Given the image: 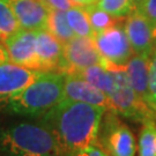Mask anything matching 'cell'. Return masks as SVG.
<instances>
[{"label": "cell", "instance_id": "52a82bcc", "mask_svg": "<svg viewBox=\"0 0 156 156\" xmlns=\"http://www.w3.org/2000/svg\"><path fill=\"white\" fill-rule=\"evenodd\" d=\"M64 74H69L93 65H101L102 57L90 37L74 36L64 43Z\"/></svg>", "mask_w": 156, "mask_h": 156}, {"label": "cell", "instance_id": "484cf974", "mask_svg": "<svg viewBox=\"0 0 156 156\" xmlns=\"http://www.w3.org/2000/svg\"><path fill=\"white\" fill-rule=\"evenodd\" d=\"M5 62H9V56H8V52L6 50L5 45L0 43V64Z\"/></svg>", "mask_w": 156, "mask_h": 156}, {"label": "cell", "instance_id": "d6986e66", "mask_svg": "<svg viewBox=\"0 0 156 156\" xmlns=\"http://www.w3.org/2000/svg\"><path fill=\"white\" fill-rule=\"evenodd\" d=\"M20 24L8 0H0V43L20 30Z\"/></svg>", "mask_w": 156, "mask_h": 156}, {"label": "cell", "instance_id": "4316f807", "mask_svg": "<svg viewBox=\"0 0 156 156\" xmlns=\"http://www.w3.org/2000/svg\"><path fill=\"white\" fill-rule=\"evenodd\" d=\"M98 0H72V2L74 5L78 6H87L91 5V4H96Z\"/></svg>", "mask_w": 156, "mask_h": 156}, {"label": "cell", "instance_id": "8992f818", "mask_svg": "<svg viewBox=\"0 0 156 156\" xmlns=\"http://www.w3.org/2000/svg\"><path fill=\"white\" fill-rule=\"evenodd\" d=\"M93 41L102 57V66L104 64L125 66L134 55L124 28V19L110 28L96 33Z\"/></svg>", "mask_w": 156, "mask_h": 156}, {"label": "cell", "instance_id": "e0dca14e", "mask_svg": "<svg viewBox=\"0 0 156 156\" xmlns=\"http://www.w3.org/2000/svg\"><path fill=\"white\" fill-rule=\"evenodd\" d=\"M66 19L69 27L76 36L81 37H94V30L91 28L89 19L82 6L74 5L66 11Z\"/></svg>", "mask_w": 156, "mask_h": 156}, {"label": "cell", "instance_id": "9c48e42d", "mask_svg": "<svg viewBox=\"0 0 156 156\" xmlns=\"http://www.w3.org/2000/svg\"><path fill=\"white\" fill-rule=\"evenodd\" d=\"M36 34L35 30L20 29L2 44L9 56V62L39 71L38 60L36 55Z\"/></svg>", "mask_w": 156, "mask_h": 156}, {"label": "cell", "instance_id": "f1b7e54d", "mask_svg": "<svg viewBox=\"0 0 156 156\" xmlns=\"http://www.w3.org/2000/svg\"><path fill=\"white\" fill-rule=\"evenodd\" d=\"M155 38H156V27H155Z\"/></svg>", "mask_w": 156, "mask_h": 156}, {"label": "cell", "instance_id": "ffe728a7", "mask_svg": "<svg viewBox=\"0 0 156 156\" xmlns=\"http://www.w3.org/2000/svg\"><path fill=\"white\" fill-rule=\"evenodd\" d=\"M82 7H83V9L87 13V15H88L90 26H91V28H93L95 34L110 28L115 23H117L118 21L123 20V19H118V17L110 15L105 11L101 9L96 4L82 6Z\"/></svg>", "mask_w": 156, "mask_h": 156}, {"label": "cell", "instance_id": "277c9868", "mask_svg": "<svg viewBox=\"0 0 156 156\" xmlns=\"http://www.w3.org/2000/svg\"><path fill=\"white\" fill-rule=\"evenodd\" d=\"M103 67L109 69L113 76V88L109 94L111 110L126 119L141 124L149 118H156L155 112L147 105L145 101L140 98L131 86L125 66L104 64Z\"/></svg>", "mask_w": 156, "mask_h": 156}, {"label": "cell", "instance_id": "9a60e30c", "mask_svg": "<svg viewBox=\"0 0 156 156\" xmlns=\"http://www.w3.org/2000/svg\"><path fill=\"white\" fill-rule=\"evenodd\" d=\"M73 75H76L79 78L83 79L90 84L95 86L96 88L105 93L108 96L111 93L113 88V76L112 73L106 69L102 65H93V66L86 67L80 71H76L74 73H69Z\"/></svg>", "mask_w": 156, "mask_h": 156}, {"label": "cell", "instance_id": "30bf717a", "mask_svg": "<svg viewBox=\"0 0 156 156\" xmlns=\"http://www.w3.org/2000/svg\"><path fill=\"white\" fill-rule=\"evenodd\" d=\"M43 71H36L12 62L0 64V101L8 100L34 82Z\"/></svg>", "mask_w": 156, "mask_h": 156}, {"label": "cell", "instance_id": "3957f363", "mask_svg": "<svg viewBox=\"0 0 156 156\" xmlns=\"http://www.w3.org/2000/svg\"><path fill=\"white\" fill-rule=\"evenodd\" d=\"M1 156H59L53 134L43 123L21 122L0 129Z\"/></svg>", "mask_w": 156, "mask_h": 156}, {"label": "cell", "instance_id": "7c38bea8", "mask_svg": "<svg viewBox=\"0 0 156 156\" xmlns=\"http://www.w3.org/2000/svg\"><path fill=\"white\" fill-rule=\"evenodd\" d=\"M36 55L39 71L62 73L64 45L48 30H38L36 34Z\"/></svg>", "mask_w": 156, "mask_h": 156}, {"label": "cell", "instance_id": "2e32d148", "mask_svg": "<svg viewBox=\"0 0 156 156\" xmlns=\"http://www.w3.org/2000/svg\"><path fill=\"white\" fill-rule=\"evenodd\" d=\"M46 30L51 35H53L59 42H62V44L71 41L74 36H76L67 22L65 11L50 9L48 16Z\"/></svg>", "mask_w": 156, "mask_h": 156}, {"label": "cell", "instance_id": "7a4b0ae2", "mask_svg": "<svg viewBox=\"0 0 156 156\" xmlns=\"http://www.w3.org/2000/svg\"><path fill=\"white\" fill-rule=\"evenodd\" d=\"M62 72H42L34 82L7 100V110L21 117L41 118L64 100Z\"/></svg>", "mask_w": 156, "mask_h": 156}, {"label": "cell", "instance_id": "ba28073f", "mask_svg": "<svg viewBox=\"0 0 156 156\" xmlns=\"http://www.w3.org/2000/svg\"><path fill=\"white\" fill-rule=\"evenodd\" d=\"M124 28L134 53L151 57L156 46V38L155 27L148 19L135 8L124 20Z\"/></svg>", "mask_w": 156, "mask_h": 156}, {"label": "cell", "instance_id": "44dd1931", "mask_svg": "<svg viewBox=\"0 0 156 156\" xmlns=\"http://www.w3.org/2000/svg\"><path fill=\"white\" fill-rule=\"evenodd\" d=\"M96 5L118 19H125L136 8L132 0H98Z\"/></svg>", "mask_w": 156, "mask_h": 156}, {"label": "cell", "instance_id": "8fae6325", "mask_svg": "<svg viewBox=\"0 0 156 156\" xmlns=\"http://www.w3.org/2000/svg\"><path fill=\"white\" fill-rule=\"evenodd\" d=\"M64 98L91 105L103 106L106 110L111 109V101L105 93L73 74H65Z\"/></svg>", "mask_w": 156, "mask_h": 156}, {"label": "cell", "instance_id": "5bb4252c", "mask_svg": "<svg viewBox=\"0 0 156 156\" xmlns=\"http://www.w3.org/2000/svg\"><path fill=\"white\" fill-rule=\"evenodd\" d=\"M125 71L129 83L139 95V97L147 103L148 98V79H149V57L135 55L125 65ZM148 105V104H147Z\"/></svg>", "mask_w": 156, "mask_h": 156}, {"label": "cell", "instance_id": "cb8c5ba5", "mask_svg": "<svg viewBox=\"0 0 156 156\" xmlns=\"http://www.w3.org/2000/svg\"><path fill=\"white\" fill-rule=\"evenodd\" d=\"M42 1L49 9H58V11L66 12L72 6H74L72 0H42Z\"/></svg>", "mask_w": 156, "mask_h": 156}, {"label": "cell", "instance_id": "83f0119b", "mask_svg": "<svg viewBox=\"0 0 156 156\" xmlns=\"http://www.w3.org/2000/svg\"><path fill=\"white\" fill-rule=\"evenodd\" d=\"M132 1L134 2V5H135V7H138V6H139L140 4H141V2H142V0H132Z\"/></svg>", "mask_w": 156, "mask_h": 156}, {"label": "cell", "instance_id": "d4e9b609", "mask_svg": "<svg viewBox=\"0 0 156 156\" xmlns=\"http://www.w3.org/2000/svg\"><path fill=\"white\" fill-rule=\"evenodd\" d=\"M73 156H108L98 145H91L76 151Z\"/></svg>", "mask_w": 156, "mask_h": 156}, {"label": "cell", "instance_id": "603a6c76", "mask_svg": "<svg viewBox=\"0 0 156 156\" xmlns=\"http://www.w3.org/2000/svg\"><path fill=\"white\" fill-rule=\"evenodd\" d=\"M136 9H139L148 19V21L156 27V0H142Z\"/></svg>", "mask_w": 156, "mask_h": 156}, {"label": "cell", "instance_id": "5b68a950", "mask_svg": "<svg viewBox=\"0 0 156 156\" xmlns=\"http://www.w3.org/2000/svg\"><path fill=\"white\" fill-rule=\"evenodd\" d=\"M96 145L100 146L108 156H135L138 151L132 129L111 109L103 115Z\"/></svg>", "mask_w": 156, "mask_h": 156}, {"label": "cell", "instance_id": "ac0fdd59", "mask_svg": "<svg viewBox=\"0 0 156 156\" xmlns=\"http://www.w3.org/2000/svg\"><path fill=\"white\" fill-rule=\"evenodd\" d=\"M136 151L139 156H156V118H149L142 123Z\"/></svg>", "mask_w": 156, "mask_h": 156}, {"label": "cell", "instance_id": "6da1fadb", "mask_svg": "<svg viewBox=\"0 0 156 156\" xmlns=\"http://www.w3.org/2000/svg\"><path fill=\"white\" fill-rule=\"evenodd\" d=\"M105 111L103 106L64 98L41 117V123L53 134L59 156H73L82 148L96 145Z\"/></svg>", "mask_w": 156, "mask_h": 156}, {"label": "cell", "instance_id": "7402d4cb", "mask_svg": "<svg viewBox=\"0 0 156 156\" xmlns=\"http://www.w3.org/2000/svg\"><path fill=\"white\" fill-rule=\"evenodd\" d=\"M147 104L156 113V46L149 57V79Z\"/></svg>", "mask_w": 156, "mask_h": 156}, {"label": "cell", "instance_id": "4fadbf2b", "mask_svg": "<svg viewBox=\"0 0 156 156\" xmlns=\"http://www.w3.org/2000/svg\"><path fill=\"white\" fill-rule=\"evenodd\" d=\"M15 13L20 28L26 30H46L50 9L42 0H8Z\"/></svg>", "mask_w": 156, "mask_h": 156}]
</instances>
